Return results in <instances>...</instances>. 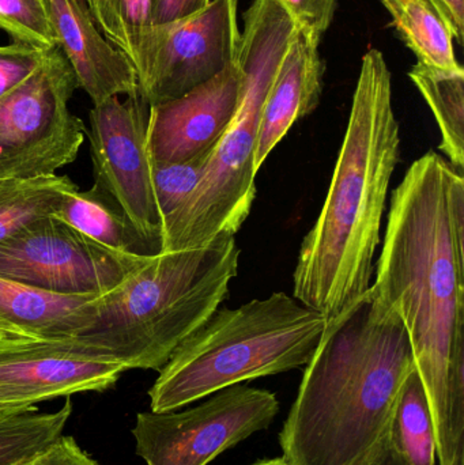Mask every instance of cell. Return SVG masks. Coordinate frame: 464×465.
<instances>
[{
    "label": "cell",
    "mask_w": 464,
    "mask_h": 465,
    "mask_svg": "<svg viewBox=\"0 0 464 465\" xmlns=\"http://www.w3.org/2000/svg\"><path fill=\"white\" fill-rule=\"evenodd\" d=\"M370 290L402 320L440 465L464 456V176L430 152L395 188Z\"/></svg>",
    "instance_id": "6da1fadb"
},
{
    "label": "cell",
    "mask_w": 464,
    "mask_h": 465,
    "mask_svg": "<svg viewBox=\"0 0 464 465\" xmlns=\"http://www.w3.org/2000/svg\"><path fill=\"white\" fill-rule=\"evenodd\" d=\"M416 369L405 325L372 290L327 322L280 433L288 465H370Z\"/></svg>",
    "instance_id": "7a4b0ae2"
},
{
    "label": "cell",
    "mask_w": 464,
    "mask_h": 465,
    "mask_svg": "<svg viewBox=\"0 0 464 465\" xmlns=\"http://www.w3.org/2000/svg\"><path fill=\"white\" fill-rule=\"evenodd\" d=\"M391 73L378 49L362 56L329 193L300 249L293 297L329 320L370 287L390 183L400 163Z\"/></svg>",
    "instance_id": "3957f363"
},
{
    "label": "cell",
    "mask_w": 464,
    "mask_h": 465,
    "mask_svg": "<svg viewBox=\"0 0 464 465\" xmlns=\"http://www.w3.org/2000/svg\"><path fill=\"white\" fill-rule=\"evenodd\" d=\"M236 235L160 252L119 286L93 301L92 322L75 341L131 369L160 371L173 352L221 308L239 272Z\"/></svg>",
    "instance_id": "277c9868"
},
{
    "label": "cell",
    "mask_w": 464,
    "mask_h": 465,
    "mask_svg": "<svg viewBox=\"0 0 464 465\" xmlns=\"http://www.w3.org/2000/svg\"><path fill=\"white\" fill-rule=\"evenodd\" d=\"M293 19L277 0H253L244 14L239 62V109L215 146L198 187L163 223L161 252L207 245L242 229L256 198L255 166L264 101L296 35Z\"/></svg>",
    "instance_id": "5b68a950"
},
{
    "label": "cell",
    "mask_w": 464,
    "mask_h": 465,
    "mask_svg": "<svg viewBox=\"0 0 464 465\" xmlns=\"http://www.w3.org/2000/svg\"><path fill=\"white\" fill-rule=\"evenodd\" d=\"M327 320L286 292L218 308L160 371L153 412L176 411L245 381L305 368Z\"/></svg>",
    "instance_id": "8992f818"
},
{
    "label": "cell",
    "mask_w": 464,
    "mask_h": 465,
    "mask_svg": "<svg viewBox=\"0 0 464 465\" xmlns=\"http://www.w3.org/2000/svg\"><path fill=\"white\" fill-rule=\"evenodd\" d=\"M75 74L59 46L0 98V179L56 174L78 157L86 128L71 114Z\"/></svg>",
    "instance_id": "52a82bcc"
},
{
    "label": "cell",
    "mask_w": 464,
    "mask_h": 465,
    "mask_svg": "<svg viewBox=\"0 0 464 465\" xmlns=\"http://www.w3.org/2000/svg\"><path fill=\"white\" fill-rule=\"evenodd\" d=\"M240 0H212L171 24L150 25L135 41L139 93L150 106L187 94L239 59Z\"/></svg>",
    "instance_id": "ba28073f"
},
{
    "label": "cell",
    "mask_w": 464,
    "mask_h": 465,
    "mask_svg": "<svg viewBox=\"0 0 464 465\" xmlns=\"http://www.w3.org/2000/svg\"><path fill=\"white\" fill-rule=\"evenodd\" d=\"M278 412L275 393L239 384L187 411L139 412L131 433L147 465H207L269 429Z\"/></svg>",
    "instance_id": "9c48e42d"
},
{
    "label": "cell",
    "mask_w": 464,
    "mask_h": 465,
    "mask_svg": "<svg viewBox=\"0 0 464 465\" xmlns=\"http://www.w3.org/2000/svg\"><path fill=\"white\" fill-rule=\"evenodd\" d=\"M146 257L105 248L49 215L0 242V276L60 294L104 295Z\"/></svg>",
    "instance_id": "30bf717a"
},
{
    "label": "cell",
    "mask_w": 464,
    "mask_h": 465,
    "mask_svg": "<svg viewBox=\"0 0 464 465\" xmlns=\"http://www.w3.org/2000/svg\"><path fill=\"white\" fill-rule=\"evenodd\" d=\"M150 105L141 93L108 98L89 114L90 154L95 184L124 210L155 253L161 252L163 218L147 153Z\"/></svg>",
    "instance_id": "8fae6325"
},
{
    "label": "cell",
    "mask_w": 464,
    "mask_h": 465,
    "mask_svg": "<svg viewBox=\"0 0 464 465\" xmlns=\"http://www.w3.org/2000/svg\"><path fill=\"white\" fill-rule=\"evenodd\" d=\"M127 371L75 339L0 341V412L30 411L40 401L103 392Z\"/></svg>",
    "instance_id": "7c38bea8"
},
{
    "label": "cell",
    "mask_w": 464,
    "mask_h": 465,
    "mask_svg": "<svg viewBox=\"0 0 464 465\" xmlns=\"http://www.w3.org/2000/svg\"><path fill=\"white\" fill-rule=\"evenodd\" d=\"M239 62L182 97L150 106L147 153L152 165L183 163L212 152L239 109Z\"/></svg>",
    "instance_id": "4fadbf2b"
},
{
    "label": "cell",
    "mask_w": 464,
    "mask_h": 465,
    "mask_svg": "<svg viewBox=\"0 0 464 465\" xmlns=\"http://www.w3.org/2000/svg\"><path fill=\"white\" fill-rule=\"evenodd\" d=\"M57 46L93 105L139 92L130 57L98 29L84 0H46Z\"/></svg>",
    "instance_id": "5bb4252c"
},
{
    "label": "cell",
    "mask_w": 464,
    "mask_h": 465,
    "mask_svg": "<svg viewBox=\"0 0 464 465\" xmlns=\"http://www.w3.org/2000/svg\"><path fill=\"white\" fill-rule=\"evenodd\" d=\"M323 75L318 44L297 30L264 101L256 146L258 172L289 130L318 108Z\"/></svg>",
    "instance_id": "9a60e30c"
},
{
    "label": "cell",
    "mask_w": 464,
    "mask_h": 465,
    "mask_svg": "<svg viewBox=\"0 0 464 465\" xmlns=\"http://www.w3.org/2000/svg\"><path fill=\"white\" fill-rule=\"evenodd\" d=\"M98 295L60 294L0 276V330L10 338L75 339Z\"/></svg>",
    "instance_id": "2e32d148"
},
{
    "label": "cell",
    "mask_w": 464,
    "mask_h": 465,
    "mask_svg": "<svg viewBox=\"0 0 464 465\" xmlns=\"http://www.w3.org/2000/svg\"><path fill=\"white\" fill-rule=\"evenodd\" d=\"M51 217L120 253L157 254L119 203L98 184L65 193Z\"/></svg>",
    "instance_id": "e0dca14e"
},
{
    "label": "cell",
    "mask_w": 464,
    "mask_h": 465,
    "mask_svg": "<svg viewBox=\"0 0 464 465\" xmlns=\"http://www.w3.org/2000/svg\"><path fill=\"white\" fill-rule=\"evenodd\" d=\"M400 40L419 64L443 71H462L454 49V35L429 0H380Z\"/></svg>",
    "instance_id": "ac0fdd59"
},
{
    "label": "cell",
    "mask_w": 464,
    "mask_h": 465,
    "mask_svg": "<svg viewBox=\"0 0 464 465\" xmlns=\"http://www.w3.org/2000/svg\"><path fill=\"white\" fill-rule=\"evenodd\" d=\"M389 444L402 465H436L435 422L417 369L400 388L390 426Z\"/></svg>",
    "instance_id": "d6986e66"
},
{
    "label": "cell",
    "mask_w": 464,
    "mask_h": 465,
    "mask_svg": "<svg viewBox=\"0 0 464 465\" xmlns=\"http://www.w3.org/2000/svg\"><path fill=\"white\" fill-rule=\"evenodd\" d=\"M411 79L429 105L441 134V152L455 168H464V70L443 71L417 63Z\"/></svg>",
    "instance_id": "ffe728a7"
},
{
    "label": "cell",
    "mask_w": 464,
    "mask_h": 465,
    "mask_svg": "<svg viewBox=\"0 0 464 465\" xmlns=\"http://www.w3.org/2000/svg\"><path fill=\"white\" fill-rule=\"evenodd\" d=\"M78 190L67 176L0 179V242L40 218L54 214L65 193Z\"/></svg>",
    "instance_id": "44dd1931"
},
{
    "label": "cell",
    "mask_w": 464,
    "mask_h": 465,
    "mask_svg": "<svg viewBox=\"0 0 464 465\" xmlns=\"http://www.w3.org/2000/svg\"><path fill=\"white\" fill-rule=\"evenodd\" d=\"M71 412L70 398L56 412H0V465H18L48 448L63 436Z\"/></svg>",
    "instance_id": "7402d4cb"
},
{
    "label": "cell",
    "mask_w": 464,
    "mask_h": 465,
    "mask_svg": "<svg viewBox=\"0 0 464 465\" xmlns=\"http://www.w3.org/2000/svg\"><path fill=\"white\" fill-rule=\"evenodd\" d=\"M0 29L14 43L40 51L57 46L46 0H0Z\"/></svg>",
    "instance_id": "603a6c76"
},
{
    "label": "cell",
    "mask_w": 464,
    "mask_h": 465,
    "mask_svg": "<svg viewBox=\"0 0 464 465\" xmlns=\"http://www.w3.org/2000/svg\"><path fill=\"white\" fill-rule=\"evenodd\" d=\"M212 152L183 163L152 165L153 185L163 223L198 187Z\"/></svg>",
    "instance_id": "cb8c5ba5"
},
{
    "label": "cell",
    "mask_w": 464,
    "mask_h": 465,
    "mask_svg": "<svg viewBox=\"0 0 464 465\" xmlns=\"http://www.w3.org/2000/svg\"><path fill=\"white\" fill-rule=\"evenodd\" d=\"M293 19L299 32L321 45L324 33L329 30L338 0H277Z\"/></svg>",
    "instance_id": "d4e9b609"
},
{
    "label": "cell",
    "mask_w": 464,
    "mask_h": 465,
    "mask_svg": "<svg viewBox=\"0 0 464 465\" xmlns=\"http://www.w3.org/2000/svg\"><path fill=\"white\" fill-rule=\"evenodd\" d=\"M45 54L25 44L0 46V98L29 78L40 67Z\"/></svg>",
    "instance_id": "484cf974"
},
{
    "label": "cell",
    "mask_w": 464,
    "mask_h": 465,
    "mask_svg": "<svg viewBox=\"0 0 464 465\" xmlns=\"http://www.w3.org/2000/svg\"><path fill=\"white\" fill-rule=\"evenodd\" d=\"M18 465H100L90 458L73 437L60 436L48 448Z\"/></svg>",
    "instance_id": "4316f807"
},
{
    "label": "cell",
    "mask_w": 464,
    "mask_h": 465,
    "mask_svg": "<svg viewBox=\"0 0 464 465\" xmlns=\"http://www.w3.org/2000/svg\"><path fill=\"white\" fill-rule=\"evenodd\" d=\"M90 14L94 18L98 29L104 35L111 41L117 48L122 49L131 62H133V48H131L130 40L127 33L119 16L114 13L109 0H84Z\"/></svg>",
    "instance_id": "83f0119b"
},
{
    "label": "cell",
    "mask_w": 464,
    "mask_h": 465,
    "mask_svg": "<svg viewBox=\"0 0 464 465\" xmlns=\"http://www.w3.org/2000/svg\"><path fill=\"white\" fill-rule=\"evenodd\" d=\"M112 8L122 21L133 48V64L135 60V41L144 27L150 26L152 0H109Z\"/></svg>",
    "instance_id": "f1b7e54d"
},
{
    "label": "cell",
    "mask_w": 464,
    "mask_h": 465,
    "mask_svg": "<svg viewBox=\"0 0 464 465\" xmlns=\"http://www.w3.org/2000/svg\"><path fill=\"white\" fill-rule=\"evenodd\" d=\"M212 0H152L150 25L171 24L188 18L209 5Z\"/></svg>",
    "instance_id": "f546056e"
},
{
    "label": "cell",
    "mask_w": 464,
    "mask_h": 465,
    "mask_svg": "<svg viewBox=\"0 0 464 465\" xmlns=\"http://www.w3.org/2000/svg\"><path fill=\"white\" fill-rule=\"evenodd\" d=\"M451 29L454 40L463 45L464 0H429Z\"/></svg>",
    "instance_id": "4dcf8cb0"
},
{
    "label": "cell",
    "mask_w": 464,
    "mask_h": 465,
    "mask_svg": "<svg viewBox=\"0 0 464 465\" xmlns=\"http://www.w3.org/2000/svg\"><path fill=\"white\" fill-rule=\"evenodd\" d=\"M370 465H402L398 460L395 453L392 452L391 447H390L389 440H387L386 445H384L383 450L379 453L378 458L375 459Z\"/></svg>",
    "instance_id": "1f68e13d"
},
{
    "label": "cell",
    "mask_w": 464,
    "mask_h": 465,
    "mask_svg": "<svg viewBox=\"0 0 464 465\" xmlns=\"http://www.w3.org/2000/svg\"><path fill=\"white\" fill-rule=\"evenodd\" d=\"M250 465H288L282 458L263 459V460L255 461Z\"/></svg>",
    "instance_id": "d6a6232c"
},
{
    "label": "cell",
    "mask_w": 464,
    "mask_h": 465,
    "mask_svg": "<svg viewBox=\"0 0 464 465\" xmlns=\"http://www.w3.org/2000/svg\"><path fill=\"white\" fill-rule=\"evenodd\" d=\"M452 465H464V456H462V458L457 459L455 463Z\"/></svg>",
    "instance_id": "836d02e7"
},
{
    "label": "cell",
    "mask_w": 464,
    "mask_h": 465,
    "mask_svg": "<svg viewBox=\"0 0 464 465\" xmlns=\"http://www.w3.org/2000/svg\"><path fill=\"white\" fill-rule=\"evenodd\" d=\"M5 338H10V336L5 335V333L3 332L2 330H0V341H2V339H5Z\"/></svg>",
    "instance_id": "e575fe53"
}]
</instances>
